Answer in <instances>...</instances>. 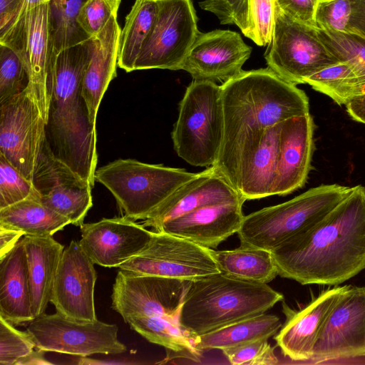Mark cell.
Listing matches in <instances>:
<instances>
[{
	"label": "cell",
	"instance_id": "9c48e42d",
	"mask_svg": "<svg viewBox=\"0 0 365 365\" xmlns=\"http://www.w3.org/2000/svg\"><path fill=\"white\" fill-rule=\"evenodd\" d=\"M154 26L134 66V71L180 70L200 31L192 0H157Z\"/></svg>",
	"mask_w": 365,
	"mask_h": 365
},
{
	"label": "cell",
	"instance_id": "603a6c76",
	"mask_svg": "<svg viewBox=\"0 0 365 365\" xmlns=\"http://www.w3.org/2000/svg\"><path fill=\"white\" fill-rule=\"evenodd\" d=\"M240 200L246 201L225 179L208 167L178 187L143 225L158 231L163 223L200 207Z\"/></svg>",
	"mask_w": 365,
	"mask_h": 365
},
{
	"label": "cell",
	"instance_id": "ab89813d",
	"mask_svg": "<svg viewBox=\"0 0 365 365\" xmlns=\"http://www.w3.org/2000/svg\"><path fill=\"white\" fill-rule=\"evenodd\" d=\"M268 339L251 341L222 349V353L233 365H275L279 363L274 348Z\"/></svg>",
	"mask_w": 365,
	"mask_h": 365
},
{
	"label": "cell",
	"instance_id": "7c38bea8",
	"mask_svg": "<svg viewBox=\"0 0 365 365\" xmlns=\"http://www.w3.org/2000/svg\"><path fill=\"white\" fill-rule=\"evenodd\" d=\"M191 282L119 269L113 286L112 308L125 322L134 317H161L179 322Z\"/></svg>",
	"mask_w": 365,
	"mask_h": 365
},
{
	"label": "cell",
	"instance_id": "e575fe53",
	"mask_svg": "<svg viewBox=\"0 0 365 365\" xmlns=\"http://www.w3.org/2000/svg\"><path fill=\"white\" fill-rule=\"evenodd\" d=\"M318 36L328 50L340 61L350 64L365 89V38L353 32L322 30Z\"/></svg>",
	"mask_w": 365,
	"mask_h": 365
},
{
	"label": "cell",
	"instance_id": "44dd1931",
	"mask_svg": "<svg viewBox=\"0 0 365 365\" xmlns=\"http://www.w3.org/2000/svg\"><path fill=\"white\" fill-rule=\"evenodd\" d=\"M349 285L324 290L299 311L284 306L287 320L274 340L283 355L292 361L310 360L319 331L334 305Z\"/></svg>",
	"mask_w": 365,
	"mask_h": 365
},
{
	"label": "cell",
	"instance_id": "9a60e30c",
	"mask_svg": "<svg viewBox=\"0 0 365 365\" xmlns=\"http://www.w3.org/2000/svg\"><path fill=\"white\" fill-rule=\"evenodd\" d=\"M32 182L47 207L81 226L93 206L92 185L52 152L46 139L39 153Z\"/></svg>",
	"mask_w": 365,
	"mask_h": 365
},
{
	"label": "cell",
	"instance_id": "ee69618b",
	"mask_svg": "<svg viewBox=\"0 0 365 365\" xmlns=\"http://www.w3.org/2000/svg\"><path fill=\"white\" fill-rule=\"evenodd\" d=\"M276 4L293 19L316 27L315 14L319 0H274Z\"/></svg>",
	"mask_w": 365,
	"mask_h": 365
},
{
	"label": "cell",
	"instance_id": "1f68e13d",
	"mask_svg": "<svg viewBox=\"0 0 365 365\" xmlns=\"http://www.w3.org/2000/svg\"><path fill=\"white\" fill-rule=\"evenodd\" d=\"M157 14V0H135L125 16L120 34L118 66L126 72L134 71L135 61L152 31Z\"/></svg>",
	"mask_w": 365,
	"mask_h": 365
},
{
	"label": "cell",
	"instance_id": "484cf974",
	"mask_svg": "<svg viewBox=\"0 0 365 365\" xmlns=\"http://www.w3.org/2000/svg\"><path fill=\"white\" fill-rule=\"evenodd\" d=\"M34 319L44 314L51 302L52 289L64 246L53 236L24 235Z\"/></svg>",
	"mask_w": 365,
	"mask_h": 365
},
{
	"label": "cell",
	"instance_id": "b9f144b4",
	"mask_svg": "<svg viewBox=\"0 0 365 365\" xmlns=\"http://www.w3.org/2000/svg\"><path fill=\"white\" fill-rule=\"evenodd\" d=\"M200 7L212 13L222 25L237 26L245 36L249 31L247 0H203Z\"/></svg>",
	"mask_w": 365,
	"mask_h": 365
},
{
	"label": "cell",
	"instance_id": "8992f818",
	"mask_svg": "<svg viewBox=\"0 0 365 365\" xmlns=\"http://www.w3.org/2000/svg\"><path fill=\"white\" fill-rule=\"evenodd\" d=\"M197 174L133 159H118L96 169L95 180L112 193L124 216L135 221L145 220Z\"/></svg>",
	"mask_w": 365,
	"mask_h": 365
},
{
	"label": "cell",
	"instance_id": "ba28073f",
	"mask_svg": "<svg viewBox=\"0 0 365 365\" xmlns=\"http://www.w3.org/2000/svg\"><path fill=\"white\" fill-rule=\"evenodd\" d=\"M264 58L269 68L296 86L340 62L319 38L317 27L293 19L276 3L272 37Z\"/></svg>",
	"mask_w": 365,
	"mask_h": 365
},
{
	"label": "cell",
	"instance_id": "4dcf8cb0",
	"mask_svg": "<svg viewBox=\"0 0 365 365\" xmlns=\"http://www.w3.org/2000/svg\"><path fill=\"white\" fill-rule=\"evenodd\" d=\"M126 323L153 344L160 345L180 356L197 361L201 356L198 336L184 328L180 322L161 317H134Z\"/></svg>",
	"mask_w": 365,
	"mask_h": 365
},
{
	"label": "cell",
	"instance_id": "5bb4252c",
	"mask_svg": "<svg viewBox=\"0 0 365 365\" xmlns=\"http://www.w3.org/2000/svg\"><path fill=\"white\" fill-rule=\"evenodd\" d=\"M46 139V121L31 89L0 104V154L32 180Z\"/></svg>",
	"mask_w": 365,
	"mask_h": 365
},
{
	"label": "cell",
	"instance_id": "d4e9b609",
	"mask_svg": "<svg viewBox=\"0 0 365 365\" xmlns=\"http://www.w3.org/2000/svg\"><path fill=\"white\" fill-rule=\"evenodd\" d=\"M0 316L13 324L34 319L27 257L21 239L0 259Z\"/></svg>",
	"mask_w": 365,
	"mask_h": 365
},
{
	"label": "cell",
	"instance_id": "7a4b0ae2",
	"mask_svg": "<svg viewBox=\"0 0 365 365\" xmlns=\"http://www.w3.org/2000/svg\"><path fill=\"white\" fill-rule=\"evenodd\" d=\"M278 275L301 284L337 286L365 269V187L271 252Z\"/></svg>",
	"mask_w": 365,
	"mask_h": 365
},
{
	"label": "cell",
	"instance_id": "ac0fdd59",
	"mask_svg": "<svg viewBox=\"0 0 365 365\" xmlns=\"http://www.w3.org/2000/svg\"><path fill=\"white\" fill-rule=\"evenodd\" d=\"M252 48L238 32L216 29L198 34L180 70L195 81H226L242 71Z\"/></svg>",
	"mask_w": 365,
	"mask_h": 365
},
{
	"label": "cell",
	"instance_id": "8d00e7d4",
	"mask_svg": "<svg viewBox=\"0 0 365 365\" xmlns=\"http://www.w3.org/2000/svg\"><path fill=\"white\" fill-rule=\"evenodd\" d=\"M35 349L36 344L26 331L16 329L13 324L0 316V364L17 365Z\"/></svg>",
	"mask_w": 365,
	"mask_h": 365
},
{
	"label": "cell",
	"instance_id": "d6986e66",
	"mask_svg": "<svg viewBox=\"0 0 365 365\" xmlns=\"http://www.w3.org/2000/svg\"><path fill=\"white\" fill-rule=\"evenodd\" d=\"M80 228L83 250L94 264L105 267L118 268L138 255L153 232L125 216L83 223Z\"/></svg>",
	"mask_w": 365,
	"mask_h": 365
},
{
	"label": "cell",
	"instance_id": "30bf717a",
	"mask_svg": "<svg viewBox=\"0 0 365 365\" xmlns=\"http://www.w3.org/2000/svg\"><path fill=\"white\" fill-rule=\"evenodd\" d=\"M0 44L11 48L23 61L29 76L28 86L46 124L53 91L48 2L26 11L0 36Z\"/></svg>",
	"mask_w": 365,
	"mask_h": 365
},
{
	"label": "cell",
	"instance_id": "f35d334b",
	"mask_svg": "<svg viewBox=\"0 0 365 365\" xmlns=\"http://www.w3.org/2000/svg\"><path fill=\"white\" fill-rule=\"evenodd\" d=\"M274 0H247L249 31L247 38L257 46L268 45L274 26Z\"/></svg>",
	"mask_w": 365,
	"mask_h": 365
},
{
	"label": "cell",
	"instance_id": "f907efd6",
	"mask_svg": "<svg viewBox=\"0 0 365 365\" xmlns=\"http://www.w3.org/2000/svg\"><path fill=\"white\" fill-rule=\"evenodd\" d=\"M50 0H22L21 5L16 13L15 22L26 11H27L30 8L36 6L46 2H48Z\"/></svg>",
	"mask_w": 365,
	"mask_h": 365
},
{
	"label": "cell",
	"instance_id": "60d3db41",
	"mask_svg": "<svg viewBox=\"0 0 365 365\" xmlns=\"http://www.w3.org/2000/svg\"><path fill=\"white\" fill-rule=\"evenodd\" d=\"M120 4V0H86L78 16L80 26L91 38L96 36L117 14Z\"/></svg>",
	"mask_w": 365,
	"mask_h": 365
},
{
	"label": "cell",
	"instance_id": "7dc6e473",
	"mask_svg": "<svg viewBox=\"0 0 365 365\" xmlns=\"http://www.w3.org/2000/svg\"><path fill=\"white\" fill-rule=\"evenodd\" d=\"M23 235L22 231L0 227V259L16 245Z\"/></svg>",
	"mask_w": 365,
	"mask_h": 365
},
{
	"label": "cell",
	"instance_id": "7402d4cb",
	"mask_svg": "<svg viewBox=\"0 0 365 365\" xmlns=\"http://www.w3.org/2000/svg\"><path fill=\"white\" fill-rule=\"evenodd\" d=\"M240 200L204 206L163 223L158 231L215 249L237 233L244 215Z\"/></svg>",
	"mask_w": 365,
	"mask_h": 365
},
{
	"label": "cell",
	"instance_id": "4316f807",
	"mask_svg": "<svg viewBox=\"0 0 365 365\" xmlns=\"http://www.w3.org/2000/svg\"><path fill=\"white\" fill-rule=\"evenodd\" d=\"M281 123L264 130L259 145L240 170L237 191L245 200L274 195Z\"/></svg>",
	"mask_w": 365,
	"mask_h": 365
},
{
	"label": "cell",
	"instance_id": "681fc988",
	"mask_svg": "<svg viewBox=\"0 0 365 365\" xmlns=\"http://www.w3.org/2000/svg\"><path fill=\"white\" fill-rule=\"evenodd\" d=\"M45 351L37 349H34L30 354L21 359L17 365H47L53 363L48 361L45 356Z\"/></svg>",
	"mask_w": 365,
	"mask_h": 365
},
{
	"label": "cell",
	"instance_id": "74e56055",
	"mask_svg": "<svg viewBox=\"0 0 365 365\" xmlns=\"http://www.w3.org/2000/svg\"><path fill=\"white\" fill-rule=\"evenodd\" d=\"M37 193L32 180L24 176L0 154V209Z\"/></svg>",
	"mask_w": 365,
	"mask_h": 365
},
{
	"label": "cell",
	"instance_id": "f546056e",
	"mask_svg": "<svg viewBox=\"0 0 365 365\" xmlns=\"http://www.w3.org/2000/svg\"><path fill=\"white\" fill-rule=\"evenodd\" d=\"M282 326L277 316L264 313L198 336L197 347L201 351L222 350L251 341L269 339L275 336Z\"/></svg>",
	"mask_w": 365,
	"mask_h": 365
},
{
	"label": "cell",
	"instance_id": "3957f363",
	"mask_svg": "<svg viewBox=\"0 0 365 365\" xmlns=\"http://www.w3.org/2000/svg\"><path fill=\"white\" fill-rule=\"evenodd\" d=\"M95 47L92 37L51 56L53 91L46 137L53 154L93 187L96 128L82 96V81Z\"/></svg>",
	"mask_w": 365,
	"mask_h": 365
},
{
	"label": "cell",
	"instance_id": "7bdbcfd3",
	"mask_svg": "<svg viewBox=\"0 0 365 365\" xmlns=\"http://www.w3.org/2000/svg\"><path fill=\"white\" fill-rule=\"evenodd\" d=\"M350 0H319L315 14L319 29L348 32Z\"/></svg>",
	"mask_w": 365,
	"mask_h": 365
},
{
	"label": "cell",
	"instance_id": "5b68a950",
	"mask_svg": "<svg viewBox=\"0 0 365 365\" xmlns=\"http://www.w3.org/2000/svg\"><path fill=\"white\" fill-rule=\"evenodd\" d=\"M351 188L338 184L322 185L287 202L245 215L237 233L240 245L272 252L322 220Z\"/></svg>",
	"mask_w": 365,
	"mask_h": 365
},
{
	"label": "cell",
	"instance_id": "83f0119b",
	"mask_svg": "<svg viewBox=\"0 0 365 365\" xmlns=\"http://www.w3.org/2000/svg\"><path fill=\"white\" fill-rule=\"evenodd\" d=\"M69 224L68 219L45 205L38 193L0 209V227L22 231L24 235L53 236Z\"/></svg>",
	"mask_w": 365,
	"mask_h": 365
},
{
	"label": "cell",
	"instance_id": "e0dca14e",
	"mask_svg": "<svg viewBox=\"0 0 365 365\" xmlns=\"http://www.w3.org/2000/svg\"><path fill=\"white\" fill-rule=\"evenodd\" d=\"M94 263L78 241L64 249L55 277L51 302L57 312L78 321L97 319L94 305Z\"/></svg>",
	"mask_w": 365,
	"mask_h": 365
},
{
	"label": "cell",
	"instance_id": "836d02e7",
	"mask_svg": "<svg viewBox=\"0 0 365 365\" xmlns=\"http://www.w3.org/2000/svg\"><path fill=\"white\" fill-rule=\"evenodd\" d=\"M305 84L322 93L339 106H346L365 93L364 87L352 66L339 62L325 68L306 80Z\"/></svg>",
	"mask_w": 365,
	"mask_h": 365
},
{
	"label": "cell",
	"instance_id": "6da1fadb",
	"mask_svg": "<svg viewBox=\"0 0 365 365\" xmlns=\"http://www.w3.org/2000/svg\"><path fill=\"white\" fill-rule=\"evenodd\" d=\"M224 120L222 143L210 166L237 190L240 170L259 145L264 130L309 113L305 92L268 67L243 71L220 86Z\"/></svg>",
	"mask_w": 365,
	"mask_h": 365
},
{
	"label": "cell",
	"instance_id": "cb8c5ba5",
	"mask_svg": "<svg viewBox=\"0 0 365 365\" xmlns=\"http://www.w3.org/2000/svg\"><path fill=\"white\" fill-rule=\"evenodd\" d=\"M120 31L117 14H114L94 36V50L83 76L82 96L91 123L95 128L101 100L110 82L116 76Z\"/></svg>",
	"mask_w": 365,
	"mask_h": 365
},
{
	"label": "cell",
	"instance_id": "d590c367",
	"mask_svg": "<svg viewBox=\"0 0 365 365\" xmlns=\"http://www.w3.org/2000/svg\"><path fill=\"white\" fill-rule=\"evenodd\" d=\"M29 83L28 71L19 56L0 44V104L22 92Z\"/></svg>",
	"mask_w": 365,
	"mask_h": 365
},
{
	"label": "cell",
	"instance_id": "8fae6325",
	"mask_svg": "<svg viewBox=\"0 0 365 365\" xmlns=\"http://www.w3.org/2000/svg\"><path fill=\"white\" fill-rule=\"evenodd\" d=\"M37 349L86 357L96 354H118L126 346L118 338V327L98 319L78 321L57 312L29 322L26 330Z\"/></svg>",
	"mask_w": 365,
	"mask_h": 365
},
{
	"label": "cell",
	"instance_id": "52a82bcc",
	"mask_svg": "<svg viewBox=\"0 0 365 365\" xmlns=\"http://www.w3.org/2000/svg\"><path fill=\"white\" fill-rule=\"evenodd\" d=\"M223 132L220 86L193 80L180 103L171 133L176 153L191 165L210 167L219 155Z\"/></svg>",
	"mask_w": 365,
	"mask_h": 365
},
{
	"label": "cell",
	"instance_id": "277c9868",
	"mask_svg": "<svg viewBox=\"0 0 365 365\" xmlns=\"http://www.w3.org/2000/svg\"><path fill=\"white\" fill-rule=\"evenodd\" d=\"M283 299L282 293L265 283L219 272L191 282L179 322L200 336L264 314Z\"/></svg>",
	"mask_w": 365,
	"mask_h": 365
},
{
	"label": "cell",
	"instance_id": "f6af8a7d",
	"mask_svg": "<svg viewBox=\"0 0 365 365\" xmlns=\"http://www.w3.org/2000/svg\"><path fill=\"white\" fill-rule=\"evenodd\" d=\"M351 11L348 31L365 38V0H350Z\"/></svg>",
	"mask_w": 365,
	"mask_h": 365
},
{
	"label": "cell",
	"instance_id": "c3c4849f",
	"mask_svg": "<svg viewBox=\"0 0 365 365\" xmlns=\"http://www.w3.org/2000/svg\"><path fill=\"white\" fill-rule=\"evenodd\" d=\"M345 107L347 113L354 120L365 124V93L353 99Z\"/></svg>",
	"mask_w": 365,
	"mask_h": 365
},
{
	"label": "cell",
	"instance_id": "bcb514c9",
	"mask_svg": "<svg viewBox=\"0 0 365 365\" xmlns=\"http://www.w3.org/2000/svg\"><path fill=\"white\" fill-rule=\"evenodd\" d=\"M22 0H0V36L13 25Z\"/></svg>",
	"mask_w": 365,
	"mask_h": 365
},
{
	"label": "cell",
	"instance_id": "d6a6232c",
	"mask_svg": "<svg viewBox=\"0 0 365 365\" xmlns=\"http://www.w3.org/2000/svg\"><path fill=\"white\" fill-rule=\"evenodd\" d=\"M86 1V0L48 1L51 56L91 38L78 21L80 9Z\"/></svg>",
	"mask_w": 365,
	"mask_h": 365
},
{
	"label": "cell",
	"instance_id": "4fadbf2b",
	"mask_svg": "<svg viewBox=\"0 0 365 365\" xmlns=\"http://www.w3.org/2000/svg\"><path fill=\"white\" fill-rule=\"evenodd\" d=\"M142 274L195 280L221 272L210 250L186 239L153 231L146 247L119 266Z\"/></svg>",
	"mask_w": 365,
	"mask_h": 365
},
{
	"label": "cell",
	"instance_id": "f1b7e54d",
	"mask_svg": "<svg viewBox=\"0 0 365 365\" xmlns=\"http://www.w3.org/2000/svg\"><path fill=\"white\" fill-rule=\"evenodd\" d=\"M210 250L220 272L228 275L265 284L278 275L276 264L269 251L243 245L233 250Z\"/></svg>",
	"mask_w": 365,
	"mask_h": 365
},
{
	"label": "cell",
	"instance_id": "2e32d148",
	"mask_svg": "<svg viewBox=\"0 0 365 365\" xmlns=\"http://www.w3.org/2000/svg\"><path fill=\"white\" fill-rule=\"evenodd\" d=\"M365 356V287L350 286L327 317L310 360L319 363Z\"/></svg>",
	"mask_w": 365,
	"mask_h": 365
},
{
	"label": "cell",
	"instance_id": "ffe728a7",
	"mask_svg": "<svg viewBox=\"0 0 365 365\" xmlns=\"http://www.w3.org/2000/svg\"><path fill=\"white\" fill-rule=\"evenodd\" d=\"M314 128L310 113L281 123L274 195H287L305 185L312 169Z\"/></svg>",
	"mask_w": 365,
	"mask_h": 365
}]
</instances>
